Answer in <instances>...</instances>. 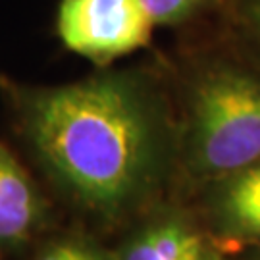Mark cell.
I'll use <instances>...</instances> for the list:
<instances>
[{"mask_svg": "<svg viewBox=\"0 0 260 260\" xmlns=\"http://www.w3.org/2000/svg\"><path fill=\"white\" fill-rule=\"evenodd\" d=\"M14 123L56 195L101 230L141 220L179 177L174 94L147 68H99L62 85L6 79Z\"/></svg>", "mask_w": 260, "mask_h": 260, "instance_id": "obj_1", "label": "cell"}, {"mask_svg": "<svg viewBox=\"0 0 260 260\" xmlns=\"http://www.w3.org/2000/svg\"><path fill=\"white\" fill-rule=\"evenodd\" d=\"M177 187H201L260 160V58L233 37L183 60L176 83Z\"/></svg>", "mask_w": 260, "mask_h": 260, "instance_id": "obj_2", "label": "cell"}, {"mask_svg": "<svg viewBox=\"0 0 260 260\" xmlns=\"http://www.w3.org/2000/svg\"><path fill=\"white\" fill-rule=\"evenodd\" d=\"M152 27L139 0H60L56 18L64 47L99 68L147 47Z\"/></svg>", "mask_w": 260, "mask_h": 260, "instance_id": "obj_3", "label": "cell"}, {"mask_svg": "<svg viewBox=\"0 0 260 260\" xmlns=\"http://www.w3.org/2000/svg\"><path fill=\"white\" fill-rule=\"evenodd\" d=\"M114 256L116 260H235L206 230L193 206L166 203L129 225Z\"/></svg>", "mask_w": 260, "mask_h": 260, "instance_id": "obj_4", "label": "cell"}, {"mask_svg": "<svg viewBox=\"0 0 260 260\" xmlns=\"http://www.w3.org/2000/svg\"><path fill=\"white\" fill-rule=\"evenodd\" d=\"M195 212L232 256L260 251V160L193 193Z\"/></svg>", "mask_w": 260, "mask_h": 260, "instance_id": "obj_5", "label": "cell"}, {"mask_svg": "<svg viewBox=\"0 0 260 260\" xmlns=\"http://www.w3.org/2000/svg\"><path fill=\"white\" fill-rule=\"evenodd\" d=\"M50 201L35 177L0 139V252H19L45 235Z\"/></svg>", "mask_w": 260, "mask_h": 260, "instance_id": "obj_6", "label": "cell"}, {"mask_svg": "<svg viewBox=\"0 0 260 260\" xmlns=\"http://www.w3.org/2000/svg\"><path fill=\"white\" fill-rule=\"evenodd\" d=\"M31 260H116V256L114 249L104 247L93 233L68 230L43 239Z\"/></svg>", "mask_w": 260, "mask_h": 260, "instance_id": "obj_7", "label": "cell"}, {"mask_svg": "<svg viewBox=\"0 0 260 260\" xmlns=\"http://www.w3.org/2000/svg\"><path fill=\"white\" fill-rule=\"evenodd\" d=\"M139 2L154 25H168V27L191 23L223 4V0H139Z\"/></svg>", "mask_w": 260, "mask_h": 260, "instance_id": "obj_8", "label": "cell"}, {"mask_svg": "<svg viewBox=\"0 0 260 260\" xmlns=\"http://www.w3.org/2000/svg\"><path fill=\"white\" fill-rule=\"evenodd\" d=\"M230 31L260 58V0H223Z\"/></svg>", "mask_w": 260, "mask_h": 260, "instance_id": "obj_9", "label": "cell"}, {"mask_svg": "<svg viewBox=\"0 0 260 260\" xmlns=\"http://www.w3.org/2000/svg\"><path fill=\"white\" fill-rule=\"evenodd\" d=\"M235 260H260V251H252V252H245V254H239Z\"/></svg>", "mask_w": 260, "mask_h": 260, "instance_id": "obj_10", "label": "cell"}, {"mask_svg": "<svg viewBox=\"0 0 260 260\" xmlns=\"http://www.w3.org/2000/svg\"><path fill=\"white\" fill-rule=\"evenodd\" d=\"M4 83H6V77H2V75H0V87H2Z\"/></svg>", "mask_w": 260, "mask_h": 260, "instance_id": "obj_11", "label": "cell"}]
</instances>
